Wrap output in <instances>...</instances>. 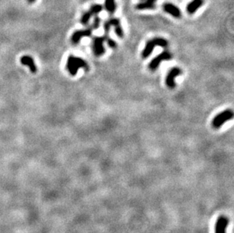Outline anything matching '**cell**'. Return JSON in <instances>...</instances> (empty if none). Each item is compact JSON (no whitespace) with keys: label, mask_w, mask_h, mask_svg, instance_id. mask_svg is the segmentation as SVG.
Here are the masks:
<instances>
[{"label":"cell","mask_w":234,"mask_h":233,"mask_svg":"<svg viewBox=\"0 0 234 233\" xmlns=\"http://www.w3.org/2000/svg\"><path fill=\"white\" fill-rule=\"evenodd\" d=\"M80 68H83L88 71L89 70V65H87L85 60L79 57H75L74 55H69L67 61V69L71 75L75 76Z\"/></svg>","instance_id":"obj_1"},{"label":"cell","mask_w":234,"mask_h":233,"mask_svg":"<svg viewBox=\"0 0 234 233\" xmlns=\"http://www.w3.org/2000/svg\"><path fill=\"white\" fill-rule=\"evenodd\" d=\"M168 41L165 39L161 38V37H155V38L152 39V40H149L146 42V44H145L144 49L142 51V58L143 59L149 58L151 55V54L152 53L154 48L155 46H160V47L165 48L168 46Z\"/></svg>","instance_id":"obj_2"},{"label":"cell","mask_w":234,"mask_h":233,"mask_svg":"<svg viewBox=\"0 0 234 233\" xmlns=\"http://www.w3.org/2000/svg\"><path fill=\"white\" fill-rule=\"evenodd\" d=\"M233 118V112L231 109H227L221 112L216 115L212 120V126L216 129H218L223 126L227 121H229Z\"/></svg>","instance_id":"obj_3"},{"label":"cell","mask_w":234,"mask_h":233,"mask_svg":"<svg viewBox=\"0 0 234 233\" xmlns=\"http://www.w3.org/2000/svg\"><path fill=\"white\" fill-rule=\"evenodd\" d=\"M105 42V36H95L93 39V51L96 56L100 57L104 55L105 49L104 42Z\"/></svg>","instance_id":"obj_4"},{"label":"cell","mask_w":234,"mask_h":233,"mask_svg":"<svg viewBox=\"0 0 234 233\" xmlns=\"http://www.w3.org/2000/svg\"><path fill=\"white\" fill-rule=\"evenodd\" d=\"M172 58V55L168 51H164L161 53L159 54L157 57L154 58L149 63V68L152 71H155L158 69L160 64L163 61H168Z\"/></svg>","instance_id":"obj_5"},{"label":"cell","mask_w":234,"mask_h":233,"mask_svg":"<svg viewBox=\"0 0 234 233\" xmlns=\"http://www.w3.org/2000/svg\"><path fill=\"white\" fill-rule=\"evenodd\" d=\"M182 74L181 69L177 67H172L169 71H168V74L166 76V79H165V83H166L167 86L170 89H174L176 86V83H175V78L177 77L180 76Z\"/></svg>","instance_id":"obj_6"},{"label":"cell","mask_w":234,"mask_h":233,"mask_svg":"<svg viewBox=\"0 0 234 233\" xmlns=\"http://www.w3.org/2000/svg\"><path fill=\"white\" fill-rule=\"evenodd\" d=\"M93 33V27H89L84 30L77 31L72 34L71 42L73 44H78L83 37H89Z\"/></svg>","instance_id":"obj_7"},{"label":"cell","mask_w":234,"mask_h":233,"mask_svg":"<svg viewBox=\"0 0 234 233\" xmlns=\"http://www.w3.org/2000/svg\"><path fill=\"white\" fill-rule=\"evenodd\" d=\"M229 223L227 216H221L217 218L214 227V233H226V229Z\"/></svg>","instance_id":"obj_8"},{"label":"cell","mask_w":234,"mask_h":233,"mask_svg":"<svg viewBox=\"0 0 234 233\" xmlns=\"http://www.w3.org/2000/svg\"><path fill=\"white\" fill-rule=\"evenodd\" d=\"M163 8L167 13L170 14V15L176 17V18L181 17V11L180 10L178 7H177L172 3H165L163 6Z\"/></svg>","instance_id":"obj_9"},{"label":"cell","mask_w":234,"mask_h":233,"mask_svg":"<svg viewBox=\"0 0 234 233\" xmlns=\"http://www.w3.org/2000/svg\"><path fill=\"white\" fill-rule=\"evenodd\" d=\"M108 20H109L112 27L113 26L115 27V31L116 35L118 36L119 38H123L124 36V31H123L120 20L118 18H116V17H112V18H109Z\"/></svg>","instance_id":"obj_10"},{"label":"cell","mask_w":234,"mask_h":233,"mask_svg":"<svg viewBox=\"0 0 234 233\" xmlns=\"http://www.w3.org/2000/svg\"><path fill=\"white\" fill-rule=\"evenodd\" d=\"M21 63L23 65H26L30 68V71L32 73H36V70H37V68H36V66L34 63V59L30 56H28V55H24L23 57L21 58Z\"/></svg>","instance_id":"obj_11"},{"label":"cell","mask_w":234,"mask_h":233,"mask_svg":"<svg viewBox=\"0 0 234 233\" xmlns=\"http://www.w3.org/2000/svg\"><path fill=\"white\" fill-rule=\"evenodd\" d=\"M145 1L143 2H140L136 5V8L139 10L145 9H154L155 8V2L156 0H142Z\"/></svg>","instance_id":"obj_12"},{"label":"cell","mask_w":234,"mask_h":233,"mask_svg":"<svg viewBox=\"0 0 234 233\" xmlns=\"http://www.w3.org/2000/svg\"><path fill=\"white\" fill-rule=\"evenodd\" d=\"M203 4V0H193L187 7V12L189 14H194Z\"/></svg>","instance_id":"obj_13"},{"label":"cell","mask_w":234,"mask_h":233,"mask_svg":"<svg viewBox=\"0 0 234 233\" xmlns=\"http://www.w3.org/2000/svg\"><path fill=\"white\" fill-rule=\"evenodd\" d=\"M105 7L106 11L111 15H113L116 10L115 0H105Z\"/></svg>","instance_id":"obj_14"},{"label":"cell","mask_w":234,"mask_h":233,"mask_svg":"<svg viewBox=\"0 0 234 233\" xmlns=\"http://www.w3.org/2000/svg\"><path fill=\"white\" fill-rule=\"evenodd\" d=\"M92 16H93V14L91 13L89 11L86 12L85 13L82 15L81 19H80V23L83 25H87V24L89 23V20H90V18L92 17Z\"/></svg>","instance_id":"obj_15"},{"label":"cell","mask_w":234,"mask_h":233,"mask_svg":"<svg viewBox=\"0 0 234 233\" xmlns=\"http://www.w3.org/2000/svg\"><path fill=\"white\" fill-rule=\"evenodd\" d=\"M102 9H103V6L98 4H95L91 6L89 11L93 14V15H94L102 12Z\"/></svg>","instance_id":"obj_16"},{"label":"cell","mask_w":234,"mask_h":233,"mask_svg":"<svg viewBox=\"0 0 234 233\" xmlns=\"http://www.w3.org/2000/svg\"><path fill=\"white\" fill-rule=\"evenodd\" d=\"M101 21H102V19L100 17H98V15H96L94 17V20H93V25H92V27L93 29H95V30H97V29L99 28L101 24Z\"/></svg>","instance_id":"obj_17"},{"label":"cell","mask_w":234,"mask_h":233,"mask_svg":"<svg viewBox=\"0 0 234 233\" xmlns=\"http://www.w3.org/2000/svg\"><path fill=\"white\" fill-rule=\"evenodd\" d=\"M105 41L107 42V43H108L109 47L112 48V49H115V48L117 47V43H116V42L114 40H112V38H110L109 36H105Z\"/></svg>","instance_id":"obj_18"},{"label":"cell","mask_w":234,"mask_h":233,"mask_svg":"<svg viewBox=\"0 0 234 233\" xmlns=\"http://www.w3.org/2000/svg\"><path fill=\"white\" fill-rule=\"evenodd\" d=\"M112 27V25L110 24L109 20H106L104 23V30H105V36H108L110 29Z\"/></svg>","instance_id":"obj_19"},{"label":"cell","mask_w":234,"mask_h":233,"mask_svg":"<svg viewBox=\"0 0 234 233\" xmlns=\"http://www.w3.org/2000/svg\"><path fill=\"white\" fill-rule=\"evenodd\" d=\"M36 1V0H27V2H29V3H33V2H34Z\"/></svg>","instance_id":"obj_20"}]
</instances>
